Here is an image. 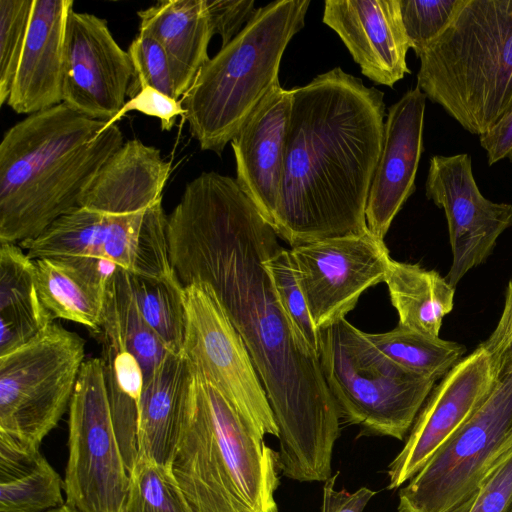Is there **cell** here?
Returning <instances> with one entry per match:
<instances>
[{"instance_id":"16","label":"cell","mask_w":512,"mask_h":512,"mask_svg":"<svg viewBox=\"0 0 512 512\" xmlns=\"http://www.w3.org/2000/svg\"><path fill=\"white\" fill-rule=\"evenodd\" d=\"M496 377L491 356L479 345L441 379L418 414L404 447L389 465V489L400 487L420 471L488 397Z\"/></svg>"},{"instance_id":"15","label":"cell","mask_w":512,"mask_h":512,"mask_svg":"<svg viewBox=\"0 0 512 512\" xmlns=\"http://www.w3.org/2000/svg\"><path fill=\"white\" fill-rule=\"evenodd\" d=\"M132 76L131 58L115 41L107 21L71 9L64 38L62 103L108 121L124 106Z\"/></svg>"},{"instance_id":"41","label":"cell","mask_w":512,"mask_h":512,"mask_svg":"<svg viewBox=\"0 0 512 512\" xmlns=\"http://www.w3.org/2000/svg\"><path fill=\"white\" fill-rule=\"evenodd\" d=\"M337 475H332L324 483L322 512H363L375 492L367 487H361L353 493L344 489L336 490Z\"/></svg>"},{"instance_id":"33","label":"cell","mask_w":512,"mask_h":512,"mask_svg":"<svg viewBox=\"0 0 512 512\" xmlns=\"http://www.w3.org/2000/svg\"><path fill=\"white\" fill-rule=\"evenodd\" d=\"M264 265L286 315L308 345L317 352L319 330L311 319L303 292L296 278L290 250L278 244L266 258Z\"/></svg>"},{"instance_id":"17","label":"cell","mask_w":512,"mask_h":512,"mask_svg":"<svg viewBox=\"0 0 512 512\" xmlns=\"http://www.w3.org/2000/svg\"><path fill=\"white\" fill-rule=\"evenodd\" d=\"M426 99L416 86L388 109L382 149L365 211L368 230L382 240L415 191L416 173L424 150Z\"/></svg>"},{"instance_id":"37","label":"cell","mask_w":512,"mask_h":512,"mask_svg":"<svg viewBox=\"0 0 512 512\" xmlns=\"http://www.w3.org/2000/svg\"><path fill=\"white\" fill-rule=\"evenodd\" d=\"M469 512H512V444L483 479Z\"/></svg>"},{"instance_id":"26","label":"cell","mask_w":512,"mask_h":512,"mask_svg":"<svg viewBox=\"0 0 512 512\" xmlns=\"http://www.w3.org/2000/svg\"><path fill=\"white\" fill-rule=\"evenodd\" d=\"M63 482L40 450L0 431V512H45L63 505Z\"/></svg>"},{"instance_id":"9","label":"cell","mask_w":512,"mask_h":512,"mask_svg":"<svg viewBox=\"0 0 512 512\" xmlns=\"http://www.w3.org/2000/svg\"><path fill=\"white\" fill-rule=\"evenodd\" d=\"M512 444V366L473 414L399 491L398 512H447L478 491Z\"/></svg>"},{"instance_id":"25","label":"cell","mask_w":512,"mask_h":512,"mask_svg":"<svg viewBox=\"0 0 512 512\" xmlns=\"http://www.w3.org/2000/svg\"><path fill=\"white\" fill-rule=\"evenodd\" d=\"M52 322L38 295L34 260L20 245L0 243V356Z\"/></svg>"},{"instance_id":"27","label":"cell","mask_w":512,"mask_h":512,"mask_svg":"<svg viewBox=\"0 0 512 512\" xmlns=\"http://www.w3.org/2000/svg\"><path fill=\"white\" fill-rule=\"evenodd\" d=\"M398 326L440 337L443 318L454 305L455 287L435 270L391 259L384 281Z\"/></svg>"},{"instance_id":"23","label":"cell","mask_w":512,"mask_h":512,"mask_svg":"<svg viewBox=\"0 0 512 512\" xmlns=\"http://www.w3.org/2000/svg\"><path fill=\"white\" fill-rule=\"evenodd\" d=\"M194 381L185 355L170 352L144 383L138 414V458L171 468Z\"/></svg>"},{"instance_id":"14","label":"cell","mask_w":512,"mask_h":512,"mask_svg":"<svg viewBox=\"0 0 512 512\" xmlns=\"http://www.w3.org/2000/svg\"><path fill=\"white\" fill-rule=\"evenodd\" d=\"M425 190L445 212L453 256L445 278L456 287L469 270L486 261L499 236L512 226V205L482 195L467 153L431 157Z\"/></svg>"},{"instance_id":"10","label":"cell","mask_w":512,"mask_h":512,"mask_svg":"<svg viewBox=\"0 0 512 512\" xmlns=\"http://www.w3.org/2000/svg\"><path fill=\"white\" fill-rule=\"evenodd\" d=\"M68 412L65 503L79 512H123L130 476L113 425L101 358L84 361Z\"/></svg>"},{"instance_id":"39","label":"cell","mask_w":512,"mask_h":512,"mask_svg":"<svg viewBox=\"0 0 512 512\" xmlns=\"http://www.w3.org/2000/svg\"><path fill=\"white\" fill-rule=\"evenodd\" d=\"M213 34H218L222 46H226L254 16L257 9L254 0H206Z\"/></svg>"},{"instance_id":"13","label":"cell","mask_w":512,"mask_h":512,"mask_svg":"<svg viewBox=\"0 0 512 512\" xmlns=\"http://www.w3.org/2000/svg\"><path fill=\"white\" fill-rule=\"evenodd\" d=\"M185 301L183 354L195 376L242 412L275 419L245 343L212 291L204 284L189 285Z\"/></svg>"},{"instance_id":"1","label":"cell","mask_w":512,"mask_h":512,"mask_svg":"<svg viewBox=\"0 0 512 512\" xmlns=\"http://www.w3.org/2000/svg\"><path fill=\"white\" fill-rule=\"evenodd\" d=\"M278 238L236 179L214 171L188 182L167 216L175 275L184 288L212 291L251 356L278 427L280 470L325 482L341 415L318 353L286 315L264 265Z\"/></svg>"},{"instance_id":"7","label":"cell","mask_w":512,"mask_h":512,"mask_svg":"<svg viewBox=\"0 0 512 512\" xmlns=\"http://www.w3.org/2000/svg\"><path fill=\"white\" fill-rule=\"evenodd\" d=\"M318 357L341 417L376 435L403 440L436 381L379 351L346 318L319 330Z\"/></svg>"},{"instance_id":"43","label":"cell","mask_w":512,"mask_h":512,"mask_svg":"<svg viewBox=\"0 0 512 512\" xmlns=\"http://www.w3.org/2000/svg\"><path fill=\"white\" fill-rule=\"evenodd\" d=\"M477 492L471 494L468 496L464 501H462L460 504L455 506L454 508L448 510L447 512H469L473 501L475 499Z\"/></svg>"},{"instance_id":"29","label":"cell","mask_w":512,"mask_h":512,"mask_svg":"<svg viewBox=\"0 0 512 512\" xmlns=\"http://www.w3.org/2000/svg\"><path fill=\"white\" fill-rule=\"evenodd\" d=\"M101 357L114 429L130 472L138 460V414L144 373L136 357L127 350L103 342Z\"/></svg>"},{"instance_id":"6","label":"cell","mask_w":512,"mask_h":512,"mask_svg":"<svg viewBox=\"0 0 512 512\" xmlns=\"http://www.w3.org/2000/svg\"><path fill=\"white\" fill-rule=\"evenodd\" d=\"M310 0H276L258 8L240 33L210 58L182 96L191 135L221 155L279 83L284 51L305 24Z\"/></svg>"},{"instance_id":"44","label":"cell","mask_w":512,"mask_h":512,"mask_svg":"<svg viewBox=\"0 0 512 512\" xmlns=\"http://www.w3.org/2000/svg\"><path fill=\"white\" fill-rule=\"evenodd\" d=\"M45 512H79V511H77L75 508L71 507L70 505L64 503L63 505H61L57 508H54V509H51V510H48Z\"/></svg>"},{"instance_id":"5","label":"cell","mask_w":512,"mask_h":512,"mask_svg":"<svg viewBox=\"0 0 512 512\" xmlns=\"http://www.w3.org/2000/svg\"><path fill=\"white\" fill-rule=\"evenodd\" d=\"M417 58L425 96L468 132L490 131L512 112V0H462Z\"/></svg>"},{"instance_id":"35","label":"cell","mask_w":512,"mask_h":512,"mask_svg":"<svg viewBox=\"0 0 512 512\" xmlns=\"http://www.w3.org/2000/svg\"><path fill=\"white\" fill-rule=\"evenodd\" d=\"M127 52L133 65V76L127 92L130 99L145 87H152L178 99L168 57L153 36L139 30Z\"/></svg>"},{"instance_id":"31","label":"cell","mask_w":512,"mask_h":512,"mask_svg":"<svg viewBox=\"0 0 512 512\" xmlns=\"http://www.w3.org/2000/svg\"><path fill=\"white\" fill-rule=\"evenodd\" d=\"M371 343L402 368L437 381L464 356L466 347L397 326L383 333H366Z\"/></svg>"},{"instance_id":"32","label":"cell","mask_w":512,"mask_h":512,"mask_svg":"<svg viewBox=\"0 0 512 512\" xmlns=\"http://www.w3.org/2000/svg\"><path fill=\"white\" fill-rule=\"evenodd\" d=\"M123 512H193L170 467L139 457Z\"/></svg>"},{"instance_id":"22","label":"cell","mask_w":512,"mask_h":512,"mask_svg":"<svg viewBox=\"0 0 512 512\" xmlns=\"http://www.w3.org/2000/svg\"><path fill=\"white\" fill-rule=\"evenodd\" d=\"M36 287L52 318L100 332L108 279L119 268L99 258L55 256L34 260Z\"/></svg>"},{"instance_id":"12","label":"cell","mask_w":512,"mask_h":512,"mask_svg":"<svg viewBox=\"0 0 512 512\" xmlns=\"http://www.w3.org/2000/svg\"><path fill=\"white\" fill-rule=\"evenodd\" d=\"M289 250L296 278L318 330L346 318L368 288L384 282L392 259L384 240L369 230Z\"/></svg>"},{"instance_id":"40","label":"cell","mask_w":512,"mask_h":512,"mask_svg":"<svg viewBox=\"0 0 512 512\" xmlns=\"http://www.w3.org/2000/svg\"><path fill=\"white\" fill-rule=\"evenodd\" d=\"M480 345L491 356L497 372L512 366V277L507 285L503 311L496 328Z\"/></svg>"},{"instance_id":"11","label":"cell","mask_w":512,"mask_h":512,"mask_svg":"<svg viewBox=\"0 0 512 512\" xmlns=\"http://www.w3.org/2000/svg\"><path fill=\"white\" fill-rule=\"evenodd\" d=\"M19 245L32 260L93 257L137 275L156 277L174 273L162 201L128 214H105L78 207L59 217L35 239Z\"/></svg>"},{"instance_id":"30","label":"cell","mask_w":512,"mask_h":512,"mask_svg":"<svg viewBox=\"0 0 512 512\" xmlns=\"http://www.w3.org/2000/svg\"><path fill=\"white\" fill-rule=\"evenodd\" d=\"M138 308L170 352L182 353L187 327L185 288L175 273L143 276L129 272Z\"/></svg>"},{"instance_id":"28","label":"cell","mask_w":512,"mask_h":512,"mask_svg":"<svg viewBox=\"0 0 512 512\" xmlns=\"http://www.w3.org/2000/svg\"><path fill=\"white\" fill-rule=\"evenodd\" d=\"M100 332L103 342L133 354L144 383L170 351L147 324L136 303L129 272L118 268L108 279Z\"/></svg>"},{"instance_id":"2","label":"cell","mask_w":512,"mask_h":512,"mask_svg":"<svg viewBox=\"0 0 512 512\" xmlns=\"http://www.w3.org/2000/svg\"><path fill=\"white\" fill-rule=\"evenodd\" d=\"M291 91L271 227L291 248L368 230L365 211L382 149L384 93L340 67Z\"/></svg>"},{"instance_id":"8","label":"cell","mask_w":512,"mask_h":512,"mask_svg":"<svg viewBox=\"0 0 512 512\" xmlns=\"http://www.w3.org/2000/svg\"><path fill=\"white\" fill-rule=\"evenodd\" d=\"M84 357V340L54 322L1 355L0 431L39 450L69 410Z\"/></svg>"},{"instance_id":"24","label":"cell","mask_w":512,"mask_h":512,"mask_svg":"<svg viewBox=\"0 0 512 512\" xmlns=\"http://www.w3.org/2000/svg\"><path fill=\"white\" fill-rule=\"evenodd\" d=\"M137 15L139 30L153 36L168 57L179 99L210 59L208 46L214 34L206 0H162Z\"/></svg>"},{"instance_id":"34","label":"cell","mask_w":512,"mask_h":512,"mask_svg":"<svg viewBox=\"0 0 512 512\" xmlns=\"http://www.w3.org/2000/svg\"><path fill=\"white\" fill-rule=\"evenodd\" d=\"M34 0H0V105L7 103L28 33Z\"/></svg>"},{"instance_id":"42","label":"cell","mask_w":512,"mask_h":512,"mask_svg":"<svg viewBox=\"0 0 512 512\" xmlns=\"http://www.w3.org/2000/svg\"><path fill=\"white\" fill-rule=\"evenodd\" d=\"M479 137L480 145L486 151L489 166L503 159L512 162V112Z\"/></svg>"},{"instance_id":"19","label":"cell","mask_w":512,"mask_h":512,"mask_svg":"<svg viewBox=\"0 0 512 512\" xmlns=\"http://www.w3.org/2000/svg\"><path fill=\"white\" fill-rule=\"evenodd\" d=\"M291 100V89L276 84L231 141L236 182L270 226L282 183Z\"/></svg>"},{"instance_id":"4","label":"cell","mask_w":512,"mask_h":512,"mask_svg":"<svg viewBox=\"0 0 512 512\" xmlns=\"http://www.w3.org/2000/svg\"><path fill=\"white\" fill-rule=\"evenodd\" d=\"M195 375V374H194ZM275 419L246 414L195 376L171 462L193 512H278Z\"/></svg>"},{"instance_id":"21","label":"cell","mask_w":512,"mask_h":512,"mask_svg":"<svg viewBox=\"0 0 512 512\" xmlns=\"http://www.w3.org/2000/svg\"><path fill=\"white\" fill-rule=\"evenodd\" d=\"M170 171L159 149L130 139L99 170L80 207L105 214L147 209L162 201Z\"/></svg>"},{"instance_id":"38","label":"cell","mask_w":512,"mask_h":512,"mask_svg":"<svg viewBox=\"0 0 512 512\" xmlns=\"http://www.w3.org/2000/svg\"><path fill=\"white\" fill-rule=\"evenodd\" d=\"M132 111L158 118L163 131H170L175 125L176 118L184 117L185 114L181 100L171 98L152 87H145L135 97L126 101L113 118L106 121L102 131Z\"/></svg>"},{"instance_id":"20","label":"cell","mask_w":512,"mask_h":512,"mask_svg":"<svg viewBox=\"0 0 512 512\" xmlns=\"http://www.w3.org/2000/svg\"><path fill=\"white\" fill-rule=\"evenodd\" d=\"M73 0H34L18 69L7 101L31 115L62 103L64 38Z\"/></svg>"},{"instance_id":"36","label":"cell","mask_w":512,"mask_h":512,"mask_svg":"<svg viewBox=\"0 0 512 512\" xmlns=\"http://www.w3.org/2000/svg\"><path fill=\"white\" fill-rule=\"evenodd\" d=\"M462 0H400L401 16L416 57L447 27Z\"/></svg>"},{"instance_id":"3","label":"cell","mask_w":512,"mask_h":512,"mask_svg":"<svg viewBox=\"0 0 512 512\" xmlns=\"http://www.w3.org/2000/svg\"><path fill=\"white\" fill-rule=\"evenodd\" d=\"M64 103L28 115L0 143V243L35 239L80 202L124 144L114 124Z\"/></svg>"},{"instance_id":"18","label":"cell","mask_w":512,"mask_h":512,"mask_svg":"<svg viewBox=\"0 0 512 512\" xmlns=\"http://www.w3.org/2000/svg\"><path fill=\"white\" fill-rule=\"evenodd\" d=\"M322 20L375 84L392 88L411 73L400 0H326Z\"/></svg>"}]
</instances>
